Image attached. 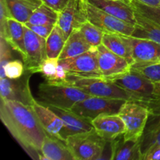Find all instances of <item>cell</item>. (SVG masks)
I'll use <instances>...</instances> for the list:
<instances>
[{
    "label": "cell",
    "mask_w": 160,
    "mask_h": 160,
    "mask_svg": "<svg viewBox=\"0 0 160 160\" xmlns=\"http://www.w3.org/2000/svg\"><path fill=\"white\" fill-rule=\"evenodd\" d=\"M0 119L28 156L41 160L42 144L47 134L32 107L20 102L1 98Z\"/></svg>",
    "instance_id": "cell-1"
},
{
    "label": "cell",
    "mask_w": 160,
    "mask_h": 160,
    "mask_svg": "<svg viewBox=\"0 0 160 160\" xmlns=\"http://www.w3.org/2000/svg\"><path fill=\"white\" fill-rule=\"evenodd\" d=\"M90 96L68 81H48L40 84L37 100L45 106L71 109L80 101Z\"/></svg>",
    "instance_id": "cell-2"
},
{
    "label": "cell",
    "mask_w": 160,
    "mask_h": 160,
    "mask_svg": "<svg viewBox=\"0 0 160 160\" xmlns=\"http://www.w3.org/2000/svg\"><path fill=\"white\" fill-rule=\"evenodd\" d=\"M67 81L85 93L102 98L132 100L131 95L105 77L67 76Z\"/></svg>",
    "instance_id": "cell-3"
},
{
    "label": "cell",
    "mask_w": 160,
    "mask_h": 160,
    "mask_svg": "<svg viewBox=\"0 0 160 160\" xmlns=\"http://www.w3.org/2000/svg\"><path fill=\"white\" fill-rule=\"evenodd\" d=\"M126 91L133 101L146 103L155 100V84L133 70L106 78Z\"/></svg>",
    "instance_id": "cell-4"
},
{
    "label": "cell",
    "mask_w": 160,
    "mask_h": 160,
    "mask_svg": "<svg viewBox=\"0 0 160 160\" xmlns=\"http://www.w3.org/2000/svg\"><path fill=\"white\" fill-rule=\"evenodd\" d=\"M65 142L74 160H99L106 143L95 129L70 136Z\"/></svg>",
    "instance_id": "cell-5"
},
{
    "label": "cell",
    "mask_w": 160,
    "mask_h": 160,
    "mask_svg": "<svg viewBox=\"0 0 160 160\" xmlns=\"http://www.w3.org/2000/svg\"><path fill=\"white\" fill-rule=\"evenodd\" d=\"M149 110L145 105L138 102L128 100L122 106L119 115L125 124V139L140 140L148 120Z\"/></svg>",
    "instance_id": "cell-6"
},
{
    "label": "cell",
    "mask_w": 160,
    "mask_h": 160,
    "mask_svg": "<svg viewBox=\"0 0 160 160\" xmlns=\"http://www.w3.org/2000/svg\"><path fill=\"white\" fill-rule=\"evenodd\" d=\"M127 100L120 98L90 96L75 104L71 109L81 117L92 120L97 117L106 114H118Z\"/></svg>",
    "instance_id": "cell-7"
},
{
    "label": "cell",
    "mask_w": 160,
    "mask_h": 160,
    "mask_svg": "<svg viewBox=\"0 0 160 160\" xmlns=\"http://www.w3.org/2000/svg\"><path fill=\"white\" fill-rule=\"evenodd\" d=\"M59 64L67 71V75L78 77H103L98 62L97 47L89 51L65 59H60Z\"/></svg>",
    "instance_id": "cell-8"
},
{
    "label": "cell",
    "mask_w": 160,
    "mask_h": 160,
    "mask_svg": "<svg viewBox=\"0 0 160 160\" xmlns=\"http://www.w3.org/2000/svg\"><path fill=\"white\" fill-rule=\"evenodd\" d=\"M33 73L25 70L20 78L9 79L8 78L0 79V95L2 99L20 102L27 106H32L35 100L30 88V78Z\"/></svg>",
    "instance_id": "cell-9"
},
{
    "label": "cell",
    "mask_w": 160,
    "mask_h": 160,
    "mask_svg": "<svg viewBox=\"0 0 160 160\" xmlns=\"http://www.w3.org/2000/svg\"><path fill=\"white\" fill-rule=\"evenodd\" d=\"M24 24V23H23ZM25 56L23 59L25 70L32 73H39L42 62L46 59V39L24 25Z\"/></svg>",
    "instance_id": "cell-10"
},
{
    "label": "cell",
    "mask_w": 160,
    "mask_h": 160,
    "mask_svg": "<svg viewBox=\"0 0 160 160\" xmlns=\"http://www.w3.org/2000/svg\"><path fill=\"white\" fill-rule=\"evenodd\" d=\"M85 7L88 21L105 32L117 33L126 36L132 35L134 31V25L110 15L88 1H85Z\"/></svg>",
    "instance_id": "cell-11"
},
{
    "label": "cell",
    "mask_w": 160,
    "mask_h": 160,
    "mask_svg": "<svg viewBox=\"0 0 160 160\" xmlns=\"http://www.w3.org/2000/svg\"><path fill=\"white\" fill-rule=\"evenodd\" d=\"M88 20L85 1L70 0L65 8L59 12V18L56 24L61 28L67 39L74 30L79 29Z\"/></svg>",
    "instance_id": "cell-12"
},
{
    "label": "cell",
    "mask_w": 160,
    "mask_h": 160,
    "mask_svg": "<svg viewBox=\"0 0 160 160\" xmlns=\"http://www.w3.org/2000/svg\"><path fill=\"white\" fill-rule=\"evenodd\" d=\"M148 108V120L139 140L141 152L143 156L152 148L160 146V102L152 101L142 103Z\"/></svg>",
    "instance_id": "cell-13"
},
{
    "label": "cell",
    "mask_w": 160,
    "mask_h": 160,
    "mask_svg": "<svg viewBox=\"0 0 160 160\" xmlns=\"http://www.w3.org/2000/svg\"><path fill=\"white\" fill-rule=\"evenodd\" d=\"M48 107L56 112L63 122V128L60 134L61 139L62 141H66L67 138L71 135L94 130L92 120L81 117L73 112L71 109H59L52 106Z\"/></svg>",
    "instance_id": "cell-14"
},
{
    "label": "cell",
    "mask_w": 160,
    "mask_h": 160,
    "mask_svg": "<svg viewBox=\"0 0 160 160\" xmlns=\"http://www.w3.org/2000/svg\"><path fill=\"white\" fill-rule=\"evenodd\" d=\"M98 62L103 77L114 76L131 70V64L125 58L116 54L103 44L97 46Z\"/></svg>",
    "instance_id": "cell-15"
},
{
    "label": "cell",
    "mask_w": 160,
    "mask_h": 160,
    "mask_svg": "<svg viewBox=\"0 0 160 160\" xmlns=\"http://www.w3.org/2000/svg\"><path fill=\"white\" fill-rule=\"evenodd\" d=\"M95 131L106 140L112 141L124 134L125 124L119 114H106L97 117L92 121Z\"/></svg>",
    "instance_id": "cell-16"
},
{
    "label": "cell",
    "mask_w": 160,
    "mask_h": 160,
    "mask_svg": "<svg viewBox=\"0 0 160 160\" xmlns=\"http://www.w3.org/2000/svg\"><path fill=\"white\" fill-rule=\"evenodd\" d=\"M134 62H152L160 57V44L148 39L126 36Z\"/></svg>",
    "instance_id": "cell-17"
},
{
    "label": "cell",
    "mask_w": 160,
    "mask_h": 160,
    "mask_svg": "<svg viewBox=\"0 0 160 160\" xmlns=\"http://www.w3.org/2000/svg\"><path fill=\"white\" fill-rule=\"evenodd\" d=\"M88 2L117 18L135 25V11L124 0H88Z\"/></svg>",
    "instance_id": "cell-18"
},
{
    "label": "cell",
    "mask_w": 160,
    "mask_h": 160,
    "mask_svg": "<svg viewBox=\"0 0 160 160\" xmlns=\"http://www.w3.org/2000/svg\"><path fill=\"white\" fill-rule=\"evenodd\" d=\"M31 107L37 115L45 133L48 135L61 139L60 134L63 128V122L60 117L49 107L41 104L38 101Z\"/></svg>",
    "instance_id": "cell-19"
},
{
    "label": "cell",
    "mask_w": 160,
    "mask_h": 160,
    "mask_svg": "<svg viewBox=\"0 0 160 160\" xmlns=\"http://www.w3.org/2000/svg\"><path fill=\"white\" fill-rule=\"evenodd\" d=\"M41 160H74L65 141L46 134L42 147Z\"/></svg>",
    "instance_id": "cell-20"
},
{
    "label": "cell",
    "mask_w": 160,
    "mask_h": 160,
    "mask_svg": "<svg viewBox=\"0 0 160 160\" xmlns=\"http://www.w3.org/2000/svg\"><path fill=\"white\" fill-rule=\"evenodd\" d=\"M112 160H142L139 141L128 140L123 134L112 140Z\"/></svg>",
    "instance_id": "cell-21"
},
{
    "label": "cell",
    "mask_w": 160,
    "mask_h": 160,
    "mask_svg": "<svg viewBox=\"0 0 160 160\" xmlns=\"http://www.w3.org/2000/svg\"><path fill=\"white\" fill-rule=\"evenodd\" d=\"M92 46H91L79 29H76L70 34L66 41L62 52L59 56V59H65L68 58L74 57L89 51Z\"/></svg>",
    "instance_id": "cell-22"
},
{
    "label": "cell",
    "mask_w": 160,
    "mask_h": 160,
    "mask_svg": "<svg viewBox=\"0 0 160 160\" xmlns=\"http://www.w3.org/2000/svg\"><path fill=\"white\" fill-rule=\"evenodd\" d=\"M136 23L132 37L148 39L160 44V26L135 11Z\"/></svg>",
    "instance_id": "cell-23"
},
{
    "label": "cell",
    "mask_w": 160,
    "mask_h": 160,
    "mask_svg": "<svg viewBox=\"0 0 160 160\" xmlns=\"http://www.w3.org/2000/svg\"><path fill=\"white\" fill-rule=\"evenodd\" d=\"M102 44L116 54L125 58L131 64L134 63L131 47L126 39V35L112 32H105Z\"/></svg>",
    "instance_id": "cell-24"
},
{
    "label": "cell",
    "mask_w": 160,
    "mask_h": 160,
    "mask_svg": "<svg viewBox=\"0 0 160 160\" xmlns=\"http://www.w3.org/2000/svg\"><path fill=\"white\" fill-rule=\"evenodd\" d=\"M12 18L25 23L31 14L42 4V0H6Z\"/></svg>",
    "instance_id": "cell-25"
},
{
    "label": "cell",
    "mask_w": 160,
    "mask_h": 160,
    "mask_svg": "<svg viewBox=\"0 0 160 160\" xmlns=\"http://www.w3.org/2000/svg\"><path fill=\"white\" fill-rule=\"evenodd\" d=\"M8 26L9 37L6 41L12 49L18 52L23 59L25 56L24 24L19 20L10 17L8 19Z\"/></svg>",
    "instance_id": "cell-26"
},
{
    "label": "cell",
    "mask_w": 160,
    "mask_h": 160,
    "mask_svg": "<svg viewBox=\"0 0 160 160\" xmlns=\"http://www.w3.org/2000/svg\"><path fill=\"white\" fill-rule=\"evenodd\" d=\"M66 36L61 28L56 24L52 31L51 34L46 38V52L48 58H58L59 59L63 47L65 45Z\"/></svg>",
    "instance_id": "cell-27"
},
{
    "label": "cell",
    "mask_w": 160,
    "mask_h": 160,
    "mask_svg": "<svg viewBox=\"0 0 160 160\" xmlns=\"http://www.w3.org/2000/svg\"><path fill=\"white\" fill-rule=\"evenodd\" d=\"M59 18V12L42 3L31 14L27 23L40 25H56Z\"/></svg>",
    "instance_id": "cell-28"
},
{
    "label": "cell",
    "mask_w": 160,
    "mask_h": 160,
    "mask_svg": "<svg viewBox=\"0 0 160 160\" xmlns=\"http://www.w3.org/2000/svg\"><path fill=\"white\" fill-rule=\"evenodd\" d=\"M131 69L142 74L153 84L160 82V63L155 62H135L131 64Z\"/></svg>",
    "instance_id": "cell-29"
},
{
    "label": "cell",
    "mask_w": 160,
    "mask_h": 160,
    "mask_svg": "<svg viewBox=\"0 0 160 160\" xmlns=\"http://www.w3.org/2000/svg\"><path fill=\"white\" fill-rule=\"evenodd\" d=\"M79 30L91 46L97 47L101 45L102 42L105 31L91 22H85L79 28Z\"/></svg>",
    "instance_id": "cell-30"
},
{
    "label": "cell",
    "mask_w": 160,
    "mask_h": 160,
    "mask_svg": "<svg viewBox=\"0 0 160 160\" xmlns=\"http://www.w3.org/2000/svg\"><path fill=\"white\" fill-rule=\"evenodd\" d=\"M134 11L160 26V6H148L136 0H124Z\"/></svg>",
    "instance_id": "cell-31"
},
{
    "label": "cell",
    "mask_w": 160,
    "mask_h": 160,
    "mask_svg": "<svg viewBox=\"0 0 160 160\" xmlns=\"http://www.w3.org/2000/svg\"><path fill=\"white\" fill-rule=\"evenodd\" d=\"M59 61L58 58L47 57L42 62L39 69V73H42L45 81H53L57 73Z\"/></svg>",
    "instance_id": "cell-32"
},
{
    "label": "cell",
    "mask_w": 160,
    "mask_h": 160,
    "mask_svg": "<svg viewBox=\"0 0 160 160\" xmlns=\"http://www.w3.org/2000/svg\"><path fill=\"white\" fill-rule=\"evenodd\" d=\"M11 60H12V47L6 39L0 37V79L6 78L4 68Z\"/></svg>",
    "instance_id": "cell-33"
},
{
    "label": "cell",
    "mask_w": 160,
    "mask_h": 160,
    "mask_svg": "<svg viewBox=\"0 0 160 160\" xmlns=\"http://www.w3.org/2000/svg\"><path fill=\"white\" fill-rule=\"evenodd\" d=\"M12 17L6 0H0V37L7 40L9 37L8 19Z\"/></svg>",
    "instance_id": "cell-34"
},
{
    "label": "cell",
    "mask_w": 160,
    "mask_h": 160,
    "mask_svg": "<svg viewBox=\"0 0 160 160\" xmlns=\"http://www.w3.org/2000/svg\"><path fill=\"white\" fill-rule=\"evenodd\" d=\"M24 71V64L17 59L9 61L4 68L5 77L9 79H17L20 78L23 74Z\"/></svg>",
    "instance_id": "cell-35"
},
{
    "label": "cell",
    "mask_w": 160,
    "mask_h": 160,
    "mask_svg": "<svg viewBox=\"0 0 160 160\" xmlns=\"http://www.w3.org/2000/svg\"><path fill=\"white\" fill-rule=\"evenodd\" d=\"M24 25L28 27V28H30L31 31H34V33H36L39 36L45 39L49 36V34H51L53 28L55 26V25L32 24V23H25Z\"/></svg>",
    "instance_id": "cell-36"
},
{
    "label": "cell",
    "mask_w": 160,
    "mask_h": 160,
    "mask_svg": "<svg viewBox=\"0 0 160 160\" xmlns=\"http://www.w3.org/2000/svg\"><path fill=\"white\" fill-rule=\"evenodd\" d=\"M44 4L51 7L56 12H59L68 4L70 0H42Z\"/></svg>",
    "instance_id": "cell-37"
},
{
    "label": "cell",
    "mask_w": 160,
    "mask_h": 160,
    "mask_svg": "<svg viewBox=\"0 0 160 160\" xmlns=\"http://www.w3.org/2000/svg\"><path fill=\"white\" fill-rule=\"evenodd\" d=\"M143 160H160V146H155L143 156Z\"/></svg>",
    "instance_id": "cell-38"
},
{
    "label": "cell",
    "mask_w": 160,
    "mask_h": 160,
    "mask_svg": "<svg viewBox=\"0 0 160 160\" xmlns=\"http://www.w3.org/2000/svg\"><path fill=\"white\" fill-rule=\"evenodd\" d=\"M136 1H138L148 6H160V0H136Z\"/></svg>",
    "instance_id": "cell-39"
},
{
    "label": "cell",
    "mask_w": 160,
    "mask_h": 160,
    "mask_svg": "<svg viewBox=\"0 0 160 160\" xmlns=\"http://www.w3.org/2000/svg\"><path fill=\"white\" fill-rule=\"evenodd\" d=\"M155 100L154 101L160 102V82L155 84Z\"/></svg>",
    "instance_id": "cell-40"
},
{
    "label": "cell",
    "mask_w": 160,
    "mask_h": 160,
    "mask_svg": "<svg viewBox=\"0 0 160 160\" xmlns=\"http://www.w3.org/2000/svg\"><path fill=\"white\" fill-rule=\"evenodd\" d=\"M152 62H156V63H160V57L158 58V59H156V60L152 61Z\"/></svg>",
    "instance_id": "cell-41"
},
{
    "label": "cell",
    "mask_w": 160,
    "mask_h": 160,
    "mask_svg": "<svg viewBox=\"0 0 160 160\" xmlns=\"http://www.w3.org/2000/svg\"><path fill=\"white\" fill-rule=\"evenodd\" d=\"M84 1H86V2H87V1H88V0H84Z\"/></svg>",
    "instance_id": "cell-42"
}]
</instances>
